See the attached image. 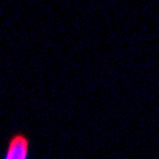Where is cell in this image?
Wrapping results in <instances>:
<instances>
[{
    "instance_id": "1",
    "label": "cell",
    "mask_w": 159,
    "mask_h": 159,
    "mask_svg": "<svg viewBox=\"0 0 159 159\" xmlns=\"http://www.w3.org/2000/svg\"><path fill=\"white\" fill-rule=\"evenodd\" d=\"M30 141L23 133H15L10 138L5 158L7 159H25L29 156Z\"/></svg>"
}]
</instances>
